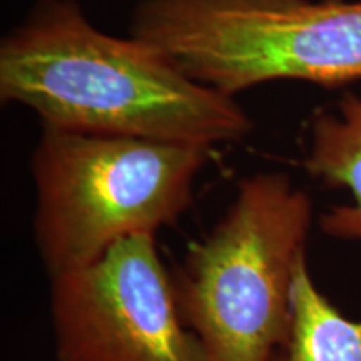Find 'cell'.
<instances>
[{
  "label": "cell",
  "mask_w": 361,
  "mask_h": 361,
  "mask_svg": "<svg viewBox=\"0 0 361 361\" xmlns=\"http://www.w3.org/2000/svg\"><path fill=\"white\" fill-rule=\"evenodd\" d=\"M0 101L42 128L216 147L251 134L236 97L197 82L151 44L114 37L75 0H37L0 42Z\"/></svg>",
  "instance_id": "obj_1"
},
{
  "label": "cell",
  "mask_w": 361,
  "mask_h": 361,
  "mask_svg": "<svg viewBox=\"0 0 361 361\" xmlns=\"http://www.w3.org/2000/svg\"><path fill=\"white\" fill-rule=\"evenodd\" d=\"M213 149L42 128L30 157L32 231L49 279L96 263L121 239L178 223Z\"/></svg>",
  "instance_id": "obj_2"
},
{
  "label": "cell",
  "mask_w": 361,
  "mask_h": 361,
  "mask_svg": "<svg viewBox=\"0 0 361 361\" xmlns=\"http://www.w3.org/2000/svg\"><path fill=\"white\" fill-rule=\"evenodd\" d=\"M310 226V196L290 176L239 180L221 219L173 271L183 322L207 361H271L284 345Z\"/></svg>",
  "instance_id": "obj_3"
},
{
  "label": "cell",
  "mask_w": 361,
  "mask_h": 361,
  "mask_svg": "<svg viewBox=\"0 0 361 361\" xmlns=\"http://www.w3.org/2000/svg\"><path fill=\"white\" fill-rule=\"evenodd\" d=\"M129 35L233 97L274 80L361 79V0H139Z\"/></svg>",
  "instance_id": "obj_4"
},
{
  "label": "cell",
  "mask_w": 361,
  "mask_h": 361,
  "mask_svg": "<svg viewBox=\"0 0 361 361\" xmlns=\"http://www.w3.org/2000/svg\"><path fill=\"white\" fill-rule=\"evenodd\" d=\"M57 361H207L186 326L156 234H134L96 263L51 279Z\"/></svg>",
  "instance_id": "obj_5"
},
{
  "label": "cell",
  "mask_w": 361,
  "mask_h": 361,
  "mask_svg": "<svg viewBox=\"0 0 361 361\" xmlns=\"http://www.w3.org/2000/svg\"><path fill=\"white\" fill-rule=\"evenodd\" d=\"M305 169L329 188L351 192L350 204L333 207L319 226L328 236L361 243V97L345 94L335 111L311 121Z\"/></svg>",
  "instance_id": "obj_6"
},
{
  "label": "cell",
  "mask_w": 361,
  "mask_h": 361,
  "mask_svg": "<svg viewBox=\"0 0 361 361\" xmlns=\"http://www.w3.org/2000/svg\"><path fill=\"white\" fill-rule=\"evenodd\" d=\"M271 361H361V319L346 318L319 293L306 258L296 266L290 336Z\"/></svg>",
  "instance_id": "obj_7"
}]
</instances>
